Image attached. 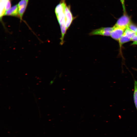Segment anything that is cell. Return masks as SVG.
<instances>
[{"label": "cell", "instance_id": "7c38bea8", "mask_svg": "<svg viewBox=\"0 0 137 137\" xmlns=\"http://www.w3.org/2000/svg\"><path fill=\"white\" fill-rule=\"evenodd\" d=\"M127 28L136 33H137V26L131 23Z\"/></svg>", "mask_w": 137, "mask_h": 137}, {"label": "cell", "instance_id": "ffe728a7", "mask_svg": "<svg viewBox=\"0 0 137 137\" xmlns=\"http://www.w3.org/2000/svg\"></svg>", "mask_w": 137, "mask_h": 137}, {"label": "cell", "instance_id": "e0dca14e", "mask_svg": "<svg viewBox=\"0 0 137 137\" xmlns=\"http://www.w3.org/2000/svg\"><path fill=\"white\" fill-rule=\"evenodd\" d=\"M54 79L53 80H51L50 81V83H49V85H51L53 83V82H54Z\"/></svg>", "mask_w": 137, "mask_h": 137}, {"label": "cell", "instance_id": "277c9868", "mask_svg": "<svg viewBox=\"0 0 137 137\" xmlns=\"http://www.w3.org/2000/svg\"><path fill=\"white\" fill-rule=\"evenodd\" d=\"M66 26L67 30L70 26L74 19L71 10L70 6H66L64 9Z\"/></svg>", "mask_w": 137, "mask_h": 137}, {"label": "cell", "instance_id": "8992f818", "mask_svg": "<svg viewBox=\"0 0 137 137\" xmlns=\"http://www.w3.org/2000/svg\"><path fill=\"white\" fill-rule=\"evenodd\" d=\"M29 0H21L19 3L18 5L19 16L21 20L24 13Z\"/></svg>", "mask_w": 137, "mask_h": 137}, {"label": "cell", "instance_id": "6da1fadb", "mask_svg": "<svg viewBox=\"0 0 137 137\" xmlns=\"http://www.w3.org/2000/svg\"><path fill=\"white\" fill-rule=\"evenodd\" d=\"M66 5L65 0H62L57 5L55 9V12L60 26L61 32L60 38V44L62 45L64 43V37L67 31L64 14V9Z\"/></svg>", "mask_w": 137, "mask_h": 137}, {"label": "cell", "instance_id": "5bb4252c", "mask_svg": "<svg viewBox=\"0 0 137 137\" xmlns=\"http://www.w3.org/2000/svg\"><path fill=\"white\" fill-rule=\"evenodd\" d=\"M121 3L124 14H126L125 6V0H120Z\"/></svg>", "mask_w": 137, "mask_h": 137}, {"label": "cell", "instance_id": "7a4b0ae2", "mask_svg": "<svg viewBox=\"0 0 137 137\" xmlns=\"http://www.w3.org/2000/svg\"><path fill=\"white\" fill-rule=\"evenodd\" d=\"M130 17L126 14L119 18L113 26L114 27H119L126 30L131 23Z\"/></svg>", "mask_w": 137, "mask_h": 137}, {"label": "cell", "instance_id": "ac0fdd59", "mask_svg": "<svg viewBox=\"0 0 137 137\" xmlns=\"http://www.w3.org/2000/svg\"><path fill=\"white\" fill-rule=\"evenodd\" d=\"M8 0H0V1H6Z\"/></svg>", "mask_w": 137, "mask_h": 137}, {"label": "cell", "instance_id": "d6986e66", "mask_svg": "<svg viewBox=\"0 0 137 137\" xmlns=\"http://www.w3.org/2000/svg\"><path fill=\"white\" fill-rule=\"evenodd\" d=\"M134 70L135 71H137V69H134Z\"/></svg>", "mask_w": 137, "mask_h": 137}, {"label": "cell", "instance_id": "5b68a950", "mask_svg": "<svg viewBox=\"0 0 137 137\" xmlns=\"http://www.w3.org/2000/svg\"><path fill=\"white\" fill-rule=\"evenodd\" d=\"M113 27L110 36L113 39L118 41L123 35L125 30L119 27Z\"/></svg>", "mask_w": 137, "mask_h": 137}, {"label": "cell", "instance_id": "9c48e42d", "mask_svg": "<svg viewBox=\"0 0 137 137\" xmlns=\"http://www.w3.org/2000/svg\"><path fill=\"white\" fill-rule=\"evenodd\" d=\"M130 41L131 39L130 38L123 34L118 41L120 50L121 49L122 46L123 44Z\"/></svg>", "mask_w": 137, "mask_h": 137}, {"label": "cell", "instance_id": "2e32d148", "mask_svg": "<svg viewBox=\"0 0 137 137\" xmlns=\"http://www.w3.org/2000/svg\"><path fill=\"white\" fill-rule=\"evenodd\" d=\"M131 45H137V41L133 42Z\"/></svg>", "mask_w": 137, "mask_h": 137}, {"label": "cell", "instance_id": "52a82bcc", "mask_svg": "<svg viewBox=\"0 0 137 137\" xmlns=\"http://www.w3.org/2000/svg\"><path fill=\"white\" fill-rule=\"evenodd\" d=\"M19 16L18 5H16L6 11L4 15H10L14 16Z\"/></svg>", "mask_w": 137, "mask_h": 137}, {"label": "cell", "instance_id": "30bf717a", "mask_svg": "<svg viewBox=\"0 0 137 137\" xmlns=\"http://www.w3.org/2000/svg\"><path fill=\"white\" fill-rule=\"evenodd\" d=\"M5 1H0V19L1 21L2 17L4 15L6 11L5 8Z\"/></svg>", "mask_w": 137, "mask_h": 137}, {"label": "cell", "instance_id": "3957f363", "mask_svg": "<svg viewBox=\"0 0 137 137\" xmlns=\"http://www.w3.org/2000/svg\"><path fill=\"white\" fill-rule=\"evenodd\" d=\"M113 27H101L93 30L89 33L90 36L99 35L110 36Z\"/></svg>", "mask_w": 137, "mask_h": 137}, {"label": "cell", "instance_id": "9a60e30c", "mask_svg": "<svg viewBox=\"0 0 137 137\" xmlns=\"http://www.w3.org/2000/svg\"><path fill=\"white\" fill-rule=\"evenodd\" d=\"M131 41L133 42L137 41V33H136L131 39Z\"/></svg>", "mask_w": 137, "mask_h": 137}, {"label": "cell", "instance_id": "8fae6325", "mask_svg": "<svg viewBox=\"0 0 137 137\" xmlns=\"http://www.w3.org/2000/svg\"><path fill=\"white\" fill-rule=\"evenodd\" d=\"M135 33H136L129 28H127L125 30L124 34L129 37L131 39L132 37Z\"/></svg>", "mask_w": 137, "mask_h": 137}, {"label": "cell", "instance_id": "ba28073f", "mask_svg": "<svg viewBox=\"0 0 137 137\" xmlns=\"http://www.w3.org/2000/svg\"><path fill=\"white\" fill-rule=\"evenodd\" d=\"M133 100L137 112V80H134V82Z\"/></svg>", "mask_w": 137, "mask_h": 137}, {"label": "cell", "instance_id": "4fadbf2b", "mask_svg": "<svg viewBox=\"0 0 137 137\" xmlns=\"http://www.w3.org/2000/svg\"><path fill=\"white\" fill-rule=\"evenodd\" d=\"M11 4L10 1L8 0L5 2V8L6 11H7L11 8Z\"/></svg>", "mask_w": 137, "mask_h": 137}]
</instances>
